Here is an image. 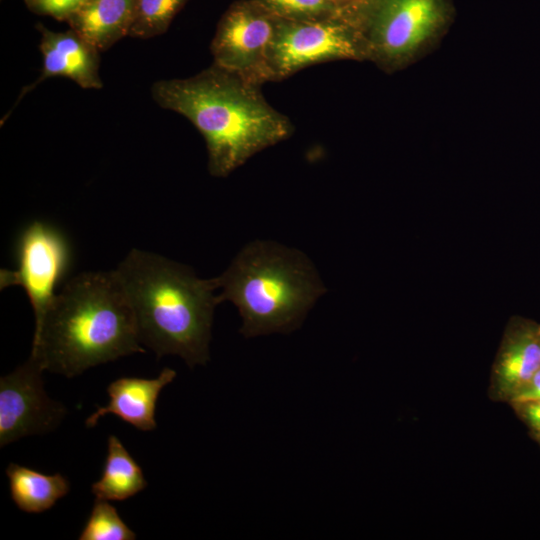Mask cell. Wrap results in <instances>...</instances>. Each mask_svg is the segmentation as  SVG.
Masks as SVG:
<instances>
[{
	"label": "cell",
	"mask_w": 540,
	"mask_h": 540,
	"mask_svg": "<svg viewBox=\"0 0 540 540\" xmlns=\"http://www.w3.org/2000/svg\"><path fill=\"white\" fill-rule=\"evenodd\" d=\"M37 28L41 33L42 72L40 77L22 92L21 97L43 80L56 76L70 78L85 89L102 87L97 49L72 29L55 32L42 24H38Z\"/></svg>",
	"instance_id": "cell-10"
},
{
	"label": "cell",
	"mask_w": 540,
	"mask_h": 540,
	"mask_svg": "<svg viewBox=\"0 0 540 540\" xmlns=\"http://www.w3.org/2000/svg\"><path fill=\"white\" fill-rule=\"evenodd\" d=\"M538 399H540V368L530 381L510 400L513 404H519Z\"/></svg>",
	"instance_id": "cell-20"
},
{
	"label": "cell",
	"mask_w": 540,
	"mask_h": 540,
	"mask_svg": "<svg viewBox=\"0 0 540 540\" xmlns=\"http://www.w3.org/2000/svg\"><path fill=\"white\" fill-rule=\"evenodd\" d=\"M188 0H136L129 35L148 39L166 32L176 14Z\"/></svg>",
	"instance_id": "cell-16"
},
{
	"label": "cell",
	"mask_w": 540,
	"mask_h": 540,
	"mask_svg": "<svg viewBox=\"0 0 540 540\" xmlns=\"http://www.w3.org/2000/svg\"><path fill=\"white\" fill-rule=\"evenodd\" d=\"M17 269H1V289L22 287L33 308L37 330L52 304L55 289L71 262L70 245L52 225L33 221L20 233L16 244Z\"/></svg>",
	"instance_id": "cell-8"
},
{
	"label": "cell",
	"mask_w": 540,
	"mask_h": 540,
	"mask_svg": "<svg viewBox=\"0 0 540 540\" xmlns=\"http://www.w3.org/2000/svg\"><path fill=\"white\" fill-rule=\"evenodd\" d=\"M146 486L142 468L119 438L110 435L102 476L91 486L95 498L124 501L144 490Z\"/></svg>",
	"instance_id": "cell-15"
},
{
	"label": "cell",
	"mask_w": 540,
	"mask_h": 540,
	"mask_svg": "<svg viewBox=\"0 0 540 540\" xmlns=\"http://www.w3.org/2000/svg\"><path fill=\"white\" fill-rule=\"evenodd\" d=\"M274 16L293 22H318L344 16L332 0H256Z\"/></svg>",
	"instance_id": "cell-17"
},
{
	"label": "cell",
	"mask_w": 540,
	"mask_h": 540,
	"mask_svg": "<svg viewBox=\"0 0 540 540\" xmlns=\"http://www.w3.org/2000/svg\"><path fill=\"white\" fill-rule=\"evenodd\" d=\"M133 308L140 342L158 358L180 356L190 367L209 360L216 279L188 266L132 249L114 270Z\"/></svg>",
	"instance_id": "cell-3"
},
{
	"label": "cell",
	"mask_w": 540,
	"mask_h": 540,
	"mask_svg": "<svg viewBox=\"0 0 540 540\" xmlns=\"http://www.w3.org/2000/svg\"><path fill=\"white\" fill-rule=\"evenodd\" d=\"M79 540H134L136 534L107 500L96 499Z\"/></svg>",
	"instance_id": "cell-18"
},
{
	"label": "cell",
	"mask_w": 540,
	"mask_h": 540,
	"mask_svg": "<svg viewBox=\"0 0 540 540\" xmlns=\"http://www.w3.org/2000/svg\"><path fill=\"white\" fill-rule=\"evenodd\" d=\"M144 353L133 308L112 271L74 276L56 294L34 331L30 357L65 377Z\"/></svg>",
	"instance_id": "cell-2"
},
{
	"label": "cell",
	"mask_w": 540,
	"mask_h": 540,
	"mask_svg": "<svg viewBox=\"0 0 540 540\" xmlns=\"http://www.w3.org/2000/svg\"><path fill=\"white\" fill-rule=\"evenodd\" d=\"M136 0H90L67 19L74 32L99 52L128 36Z\"/></svg>",
	"instance_id": "cell-12"
},
{
	"label": "cell",
	"mask_w": 540,
	"mask_h": 540,
	"mask_svg": "<svg viewBox=\"0 0 540 540\" xmlns=\"http://www.w3.org/2000/svg\"><path fill=\"white\" fill-rule=\"evenodd\" d=\"M540 368V330L525 328L505 343L493 374L497 398L511 399Z\"/></svg>",
	"instance_id": "cell-13"
},
{
	"label": "cell",
	"mask_w": 540,
	"mask_h": 540,
	"mask_svg": "<svg viewBox=\"0 0 540 540\" xmlns=\"http://www.w3.org/2000/svg\"><path fill=\"white\" fill-rule=\"evenodd\" d=\"M332 1L338 4L339 6H341L342 8L348 9L364 2L365 0H332Z\"/></svg>",
	"instance_id": "cell-22"
},
{
	"label": "cell",
	"mask_w": 540,
	"mask_h": 540,
	"mask_svg": "<svg viewBox=\"0 0 540 540\" xmlns=\"http://www.w3.org/2000/svg\"><path fill=\"white\" fill-rule=\"evenodd\" d=\"M11 499L26 513H42L52 508L70 490L60 473L46 475L29 467L10 463L6 468Z\"/></svg>",
	"instance_id": "cell-14"
},
{
	"label": "cell",
	"mask_w": 540,
	"mask_h": 540,
	"mask_svg": "<svg viewBox=\"0 0 540 540\" xmlns=\"http://www.w3.org/2000/svg\"><path fill=\"white\" fill-rule=\"evenodd\" d=\"M520 415L536 432L540 430V399L514 404Z\"/></svg>",
	"instance_id": "cell-21"
},
{
	"label": "cell",
	"mask_w": 540,
	"mask_h": 540,
	"mask_svg": "<svg viewBox=\"0 0 540 540\" xmlns=\"http://www.w3.org/2000/svg\"><path fill=\"white\" fill-rule=\"evenodd\" d=\"M215 279L219 303L237 307L245 337L294 330L326 292L306 255L271 241L246 245Z\"/></svg>",
	"instance_id": "cell-4"
},
{
	"label": "cell",
	"mask_w": 540,
	"mask_h": 540,
	"mask_svg": "<svg viewBox=\"0 0 540 540\" xmlns=\"http://www.w3.org/2000/svg\"><path fill=\"white\" fill-rule=\"evenodd\" d=\"M537 433H538V435H539V438H540V430H539V431H537Z\"/></svg>",
	"instance_id": "cell-23"
},
{
	"label": "cell",
	"mask_w": 540,
	"mask_h": 540,
	"mask_svg": "<svg viewBox=\"0 0 540 540\" xmlns=\"http://www.w3.org/2000/svg\"><path fill=\"white\" fill-rule=\"evenodd\" d=\"M151 94L160 107L186 117L202 134L208 170L215 177L228 176L294 132L290 119L267 102L261 86L215 63L188 78L157 81Z\"/></svg>",
	"instance_id": "cell-1"
},
{
	"label": "cell",
	"mask_w": 540,
	"mask_h": 540,
	"mask_svg": "<svg viewBox=\"0 0 540 540\" xmlns=\"http://www.w3.org/2000/svg\"><path fill=\"white\" fill-rule=\"evenodd\" d=\"M336 60L366 61L361 35L344 16L318 22L278 18L269 52L272 82L308 66Z\"/></svg>",
	"instance_id": "cell-6"
},
{
	"label": "cell",
	"mask_w": 540,
	"mask_h": 540,
	"mask_svg": "<svg viewBox=\"0 0 540 540\" xmlns=\"http://www.w3.org/2000/svg\"><path fill=\"white\" fill-rule=\"evenodd\" d=\"M452 0H365L346 10L359 31L366 61L387 73L414 63L445 34Z\"/></svg>",
	"instance_id": "cell-5"
},
{
	"label": "cell",
	"mask_w": 540,
	"mask_h": 540,
	"mask_svg": "<svg viewBox=\"0 0 540 540\" xmlns=\"http://www.w3.org/2000/svg\"><path fill=\"white\" fill-rule=\"evenodd\" d=\"M90 0H24L27 8L38 15L55 18L58 21H67L74 13L79 11Z\"/></svg>",
	"instance_id": "cell-19"
},
{
	"label": "cell",
	"mask_w": 540,
	"mask_h": 540,
	"mask_svg": "<svg viewBox=\"0 0 540 540\" xmlns=\"http://www.w3.org/2000/svg\"><path fill=\"white\" fill-rule=\"evenodd\" d=\"M43 371L38 362L29 357L12 373L1 377V447L24 436L53 430L66 414L65 407L45 393Z\"/></svg>",
	"instance_id": "cell-9"
},
{
	"label": "cell",
	"mask_w": 540,
	"mask_h": 540,
	"mask_svg": "<svg viewBox=\"0 0 540 540\" xmlns=\"http://www.w3.org/2000/svg\"><path fill=\"white\" fill-rule=\"evenodd\" d=\"M176 377V371L165 367L153 379L121 377L109 384V402L98 407L85 421L89 428L106 414H114L124 422L141 431H152L157 427L155 411L162 389Z\"/></svg>",
	"instance_id": "cell-11"
},
{
	"label": "cell",
	"mask_w": 540,
	"mask_h": 540,
	"mask_svg": "<svg viewBox=\"0 0 540 540\" xmlns=\"http://www.w3.org/2000/svg\"><path fill=\"white\" fill-rule=\"evenodd\" d=\"M277 23L256 0L233 2L211 42L213 63L259 86L272 82L269 52Z\"/></svg>",
	"instance_id": "cell-7"
}]
</instances>
